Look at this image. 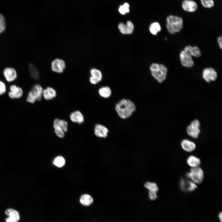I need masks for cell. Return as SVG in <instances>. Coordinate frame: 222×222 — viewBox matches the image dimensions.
Instances as JSON below:
<instances>
[{
  "label": "cell",
  "instance_id": "cell-1",
  "mask_svg": "<svg viewBox=\"0 0 222 222\" xmlns=\"http://www.w3.org/2000/svg\"><path fill=\"white\" fill-rule=\"evenodd\" d=\"M115 109L118 116L121 118L126 119L132 115L136 110V107L131 100L123 99L116 104Z\"/></svg>",
  "mask_w": 222,
  "mask_h": 222
},
{
  "label": "cell",
  "instance_id": "cell-2",
  "mask_svg": "<svg viewBox=\"0 0 222 222\" xmlns=\"http://www.w3.org/2000/svg\"><path fill=\"white\" fill-rule=\"evenodd\" d=\"M183 26V20L180 17L170 15L166 18V27L168 32L174 34L180 31Z\"/></svg>",
  "mask_w": 222,
  "mask_h": 222
},
{
  "label": "cell",
  "instance_id": "cell-3",
  "mask_svg": "<svg viewBox=\"0 0 222 222\" xmlns=\"http://www.w3.org/2000/svg\"><path fill=\"white\" fill-rule=\"evenodd\" d=\"M150 69L152 76L159 83H162L165 80L167 69L164 65L154 63L151 65Z\"/></svg>",
  "mask_w": 222,
  "mask_h": 222
},
{
  "label": "cell",
  "instance_id": "cell-4",
  "mask_svg": "<svg viewBox=\"0 0 222 222\" xmlns=\"http://www.w3.org/2000/svg\"><path fill=\"white\" fill-rule=\"evenodd\" d=\"M43 89L39 84L35 85L29 92L26 99L27 102L33 104L36 101H40L42 98Z\"/></svg>",
  "mask_w": 222,
  "mask_h": 222
},
{
  "label": "cell",
  "instance_id": "cell-5",
  "mask_svg": "<svg viewBox=\"0 0 222 222\" xmlns=\"http://www.w3.org/2000/svg\"><path fill=\"white\" fill-rule=\"evenodd\" d=\"M186 175L195 183L200 184L202 183L204 179V172L199 166L192 168L189 172L186 173Z\"/></svg>",
  "mask_w": 222,
  "mask_h": 222
},
{
  "label": "cell",
  "instance_id": "cell-6",
  "mask_svg": "<svg viewBox=\"0 0 222 222\" xmlns=\"http://www.w3.org/2000/svg\"><path fill=\"white\" fill-rule=\"evenodd\" d=\"M200 126L198 120L195 119L192 121L187 128L188 135L194 138H198L200 133Z\"/></svg>",
  "mask_w": 222,
  "mask_h": 222
},
{
  "label": "cell",
  "instance_id": "cell-7",
  "mask_svg": "<svg viewBox=\"0 0 222 222\" xmlns=\"http://www.w3.org/2000/svg\"><path fill=\"white\" fill-rule=\"evenodd\" d=\"M202 77L206 81L209 83L211 81H214L216 80L217 74L213 68H206L203 71Z\"/></svg>",
  "mask_w": 222,
  "mask_h": 222
},
{
  "label": "cell",
  "instance_id": "cell-8",
  "mask_svg": "<svg viewBox=\"0 0 222 222\" xmlns=\"http://www.w3.org/2000/svg\"><path fill=\"white\" fill-rule=\"evenodd\" d=\"M180 186L181 189L185 192H192L197 188L196 184L191 180L183 178L180 179Z\"/></svg>",
  "mask_w": 222,
  "mask_h": 222
},
{
  "label": "cell",
  "instance_id": "cell-9",
  "mask_svg": "<svg viewBox=\"0 0 222 222\" xmlns=\"http://www.w3.org/2000/svg\"><path fill=\"white\" fill-rule=\"evenodd\" d=\"M66 67L65 61L62 59L56 58L51 63V69L53 71L60 73L63 72Z\"/></svg>",
  "mask_w": 222,
  "mask_h": 222
},
{
  "label": "cell",
  "instance_id": "cell-10",
  "mask_svg": "<svg viewBox=\"0 0 222 222\" xmlns=\"http://www.w3.org/2000/svg\"><path fill=\"white\" fill-rule=\"evenodd\" d=\"M180 62L184 67L191 68L194 64L192 56L186 53L183 50L181 51L179 54Z\"/></svg>",
  "mask_w": 222,
  "mask_h": 222
},
{
  "label": "cell",
  "instance_id": "cell-11",
  "mask_svg": "<svg viewBox=\"0 0 222 222\" xmlns=\"http://www.w3.org/2000/svg\"><path fill=\"white\" fill-rule=\"evenodd\" d=\"M94 133L95 135L100 138H106L109 133L107 128L101 124L95 125L94 128Z\"/></svg>",
  "mask_w": 222,
  "mask_h": 222
},
{
  "label": "cell",
  "instance_id": "cell-12",
  "mask_svg": "<svg viewBox=\"0 0 222 222\" xmlns=\"http://www.w3.org/2000/svg\"><path fill=\"white\" fill-rule=\"evenodd\" d=\"M5 214L8 216L6 219V222H18L20 219L18 212L12 208L7 209L5 211Z\"/></svg>",
  "mask_w": 222,
  "mask_h": 222
},
{
  "label": "cell",
  "instance_id": "cell-13",
  "mask_svg": "<svg viewBox=\"0 0 222 222\" xmlns=\"http://www.w3.org/2000/svg\"><path fill=\"white\" fill-rule=\"evenodd\" d=\"M90 72L91 76L89 78V81L92 84H96L101 80L102 75L99 70L93 68L90 70Z\"/></svg>",
  "mask_w": 222,
  "mask_h": 222
},
{
  "label": "cell",
  "instance_id": "cell-14",
  "mask_svg": "<svg viewBox=\"0 0 222 222\" xmlns=\"http://www.w3.org/2000/svg\"><path fill=\"white\" fill-rule=\"evenodd\" d=\"M183 10L189 12H193L197 9L198 5L193 0H184L182 3Z\"/></svg>",
  "mask_w": 222,
  "mask_h": 222
},
{
  "label": "cell",
  "instance_id": "cell-15",
  "mask_svg": "<svg viewBox=\"0 0 222 222\" xmlns=\"http://www.w3.org/2000/svg\"><path fill=\"white\" fill-rule=\"evenodd\" d=\"M10 91L8 93V96L11 99H18L23 95V91L19 87L12 85L10 87Z\"/></svg>",
  "mask_w": 222,
  "mask_h": 222
},
{
  "label": "cell",
  "instance_id": "cell-16",
  "mask_svg": "<svg viewBox=\"0 0 222 222\" xmlns=\"http://www.w3.org/2000/svg\"><path fill=\"white\" fill-rule=\"evenodd\" d=\"M3 74L6 80L9 82L14 80L17 77L15 70L12 68H5L3 71Z\"/></svg>",
  "mask_w": 222,
  "mask_h": 222
},
{
  "label": "cell",
  "instance_id": "cell-17",
  "mask_svg": "<svg viewBox=\"0 0 222 222\" xmlns=\"http://www.w3.org/2000/svg\"><path fill=\"white\" fill-rule=\"evenodd\" d=\"M183 50L186 53L191 56L199 57L201 55V51L199 48L197 46H187L185 47Z\"/></svg>",
  "mask_w": 222,
  "mask_h": 222
},
{
  "label": "cell",
  "instance_id": "cell-18",
  "mask_svg": "<svg viewBox=\"0 0 222 222\" xmlns=\"http://www.w3.org/2000/svg\"><path fill=\"white\" fill-rule=\"evenodd\" d=\"M71 121L79 124H82L84 121V117L79 111H76L72 112L70 115Z\"/></svg>",
  "mask_w": 222,
  "mask_h": 222
},
{
  "label": "cell",
  "instance_id": "cell-19",
  "mask_svg": "<svg viewBox=\"0 0 222 222\" xmlns=\"http://www.w3.org/2000/svg\"><path fill=\"white\" fill-rule=\"evenodd\" d=\"M181 144L182 148L188 152L193 151L196 148V145L194 142L187 139L183 140Z\"/></svg>",
  "mask_w": 222,
  "mask_h": 222
},
{
  "label": "cell",
  "instance_id": "cell-20",
  "mask_svg": "<svg viewBox=\"0 0 222 222\" xmlns=\"http://www.w3.org/2000/svg\"><path fill=\"white\" fill-rule=\"evenodd\" d=\"M56 96V90L51 87H47L43 90V96L46 100H51Z\"/></svg>",
  "mask_w": 222,
  "mask_h": 222
},
{
  "label": "cell",
  "instance_id": "cell-21",
  "mask_svg": "<svg viewBox=\"0 0 222 222\" xmlns=\"http://www.w3.org/2000/svg\"><path fill=\"white\" fill-rule=\"evenodd\" d=\"M53 126L54 129H61L64 132L68 131V123L64 120L55 119L54 121Z\"/></svg>",
  "mask_w": 222,
  "mask_h": 222
},
{
  "label": "cell",
  "instance_id": "cell-22",
  "mask_svg": "<svg viewBox=\"0 0 222 222\" xmlns=\"http://www.w3.org/2000/svg\"><path fill=\"white\" fill-rule=\"evenodd\" d=\"M80 204L85 207L91 205L93 202V199L90 195L88 194L82 195L80 199Z\"/></svg>",
  "mask_w": 222,
  "mask_h": 222
},
{
  "label": "cell",
  "instance_id": "cell-23",
  "mask_svg": "<svg viewBox=\"0 0 222 222\" xmlns=\"http://www.w3.org/2000/svg\"><path fill=\"white\" fill-rule=\"evenodd\" d=\"M187 163L192 168L199 167L201 164L199 158L194 155L190 156L187 159Z\"/></svg>",
  "mask_w": 222,
  "mask_h": 222
},
{
  "label": "cell",
  "instance_id": "cell-24",
  "mask_svg": "<svg viewBox=\"0 0 222 222\" xmlns=\"http://www.w3.org/2000/svg\"><path fill=\"white\" fill-rule=\"evenodd\" d=\"M98 93L101 97L104 98H108L111 95L112 91L109 87L105 86L102 87L99 89Z\"/></svg>",
  "mask_w": 222,
  "mask_h": 222
},
{
  "label": "cell",
  "instance_id": "cell-25",
  "mask_svg": "<svg viewBox=\"0 0 222 222\" xmlns=\"http://www.w3.org/2000/svg\"><path fill=\"white\" fill-rule=\"evenodd\" d=\"M28 67L30 74L31 77L34 79H39V73L37 68L32 63H29Z\"/></svg>",
  "mask_w": 222,
  "mask_h": 222
},
{
  "label": "cell",
  "instance_id": "cell-26",
  "mask_svg": "<svg viewBox=\"0 0 222 222\" xmlns=\"http://www.w3.org/2000/svg\"><path fill=\"white\" fill-rule=\"evenodd\" d=\"M149 29L150 32L152 35H156L161 31V27L159 23L154 22L150 24Z\"/></svg>",
  "mask_w": 222,
  "mask_h": 222
},
{
  "label": "cell",
  "instance_id": "cell-27",
  "mask_svg": "<svg viewBox=\"0 0 222 222\" xmlns=\"http://www.w3.org/2000/svg\"><path fill=\"white\" fill-rule=\"evenodd\" d=\"M144 186L150 191L157 192L158 191V186L157 184L154 182H146L144 184Z\"/></svg>",
  "mask_w": 222,
  "mask_h": 222
},
{
  "label": "cell",
  "instance_id": "cell-28",
  "mask_svg": "<svg viewBox=\"0 0 222 222\" xmlns=\"http://www.w3.org/2000/svg\"><path fill=\"white\" fill-rule=\"evenodd\" d=\"M65 161L64 158L61 156H58L54 159L53 163L56 166L61 167L65 165Z\"/></svg>",
  "mask_w": 222,
  "mask_h": 222
},
{
  "label": "cell",
  "instance_id": "cell-29",
  "mask_svg": "<svg viewBox=\"0 0 222 222\" xmlns=\"http://www.w3.org/2000/svg\"><path fill=\"white\" fill-rule=\"evenodd\" d=\"M130 5L127 2H125L120 6L118 8L119 12L122 15H125L129 12Z\"/></svg>",
  "mask_w": 222,
  "mask_h": 222
},
{
  "label": "cell",
  "instance_id": "cell-30",
  "mask_svg": "<svg viewBox=\"0 0 222 222\" xmlns=\"http://www.w3.org/2000/svg\"><path fill=\"white\" fill-rule=\"evenodd\" d=\"M202 6L208 8H212L214 5V0H200Z\"/></svg>",
  "mask_w": 222,
  "mask_h": 222
},
{
  "label": "cell",
  "instance_id": "cell-31",
  "mask_svg": "<svg viewBox=\"0 0 222 222\" xmlns=\"http://www.w3.org/2000/svg\"><path fill=\"white\" fill-rule=\"evenodd\" d=\"M6 28V23L4 16L0 13V34L3 32Z\"/></svg>",
  "mask_w": 222,
  "mask_h": 222
},
{
  "label": "cell",
  "instance_id": "cell-32",
  "mask_svg": "<svg viewBox=\"0 0 222 222\" xmlns=\"http://www.w3.org/2000/svg\"><path fill=\"white\" fill-rule=\"evenodd\" d=\"M127 28V34H131L134 31V26L133 23L130 21H128L125 24Z\"/></svg>",
  "mask_w": 222,
  "mask_h": 222
},
{
  "label": "cell",
  "instance_id": "cell-33",
  "mask_svg": "<svg viewBox=\"0 0 222 222\" xmlns=\"http://www.w3.org/2000/svg\"><path fill=\"white\" fill-rule=\"evenodd\" d=\"M118 28L121 33L123 34H127V28L125 24L122 23H120L118 25Z\"/></svg>",
  "mask_w": 222,
  "mask_h": 222
},
{
  "label": "cell",
  "instance_id": "cell-34",
  "mask_svg": "<svg viewBox=\"0 0 222 222\" xmlns=\"http://www.w3.org/2000/svg\"><path fill=\"white\" fill-rule=\"evenodd\" d=\"M55 132L59 138H63L64 136V132L61 129L58 128L54 129Z\"/></svg>",
  "mask_w": 222,
  "mask_h": 222
},
{
  "label": "cell",
  "instance_id": "cell-35",
  "mask_svg": "<svg viewBox=\"0 0 222 222\" xmlns=\"http://www.w3.org/2000/svg\"><path fill=\"white\" fill-rule=\"evenodd\" d=\"M157 193L155 192L149 191L148 197L149 199L151 200H156L158 198Z\"/></svg>",
  "mask_w": 222,
  "mask_h": 222
},
{
  "label": "cell",
  "instance_id": "cell-36",
  "mask_svg": "<svg viewBox=\"0 0 222 222\" xmlns=\"http://www.w3.org/2000/svg\"><path fill=\"white\" fill-rule=\"evenodd\" d=\"M6 91V86L4 82L0 80V95L4 94Z\"/></svg>",
  "mask_w": 222,
  "mask_h": 222
},
{
  "label": "cell",
  "instance_id": "cell-37",
  "mask_svg": "<svg viewBox=\"0 0 222 222\" xmlns=\"http://www.w3.org/2000/svg\"><path fill=\"white\" fill-rule=\"evenodd\" d=\"M222 36H220L219 37L217 38V42L218 44L219 45V46L221 48V49H222Z\"/></svg>",
  "mask_w": 222,
  "mask_h": 222
},
{
  "label": "cell",
  "instance_id": "cell-38",
  "mask_svg": "<svg viewBox=\"0 0 222 222\" xmlns=\"http://www.w3.org/2000/svg\"><path fill=\"white\" fill-rule=\"evenodd\" d=\"M219 218L220 220V222H222V212H220L219 214L218 215Z\"/></svg>",
  "mask_w": 222,
  "mask_h": 222
}]
</instances>
